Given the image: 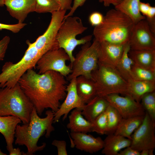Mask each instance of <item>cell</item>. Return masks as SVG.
<instances>
[{"label":"cell","instance_id":"cell-1","mask_svg":"<svg viewBox=\"0 0 155 155\" xmlns=\"http://www.w3.org/2000/svg\"><path fill=\"white\" fill-rule=\"evenodd\" d=\"M18 83L39 115L48 108L54 112L57 111L60 101L66 95L67 81L64 76L55 71L39 74L29 69Z\"/></svg>","mask_w":155,"mask_h":155},{"label":"cell","instance_id":"cell-2","mask_svg":"<svg viewBox=\"0 0 155 155\" xmlns=\"http://www.w3.org/2000/svg\"><path fill=\"white\" fill-rule=\"evenodd\" d=\"M55 112L51 110L46 111V116L40 118L34 107L29 122L22 125L18 124L15 129V144L25 146L27 149L26 155H32L36 152L42 150L46 144L43 143L40 146L37 145L40 138L45 133L46 138L49 137L54 130L52 125Z\"/></svg>","mask_w":155,"mask_h":155},{"label":"cell","instance_id":"cell-3","mask_svg":"<svg viewBox=\"0 0 155 155\" xmlns=\"http://www.w3.org/2000/svg\"><path fill=\"white\" fill-rule=\"evenodd\" d=\"M135 24L126 15L111 9L104 16L102 23L94 27L93 34L100 42L124 45L128 42Z\"/></svg>","mask_w":155,"mask_h":155},{"label":"cell","instance_id":"cell-4","mask_svg":"<svg viewBox=\"0 0 155 155\" xmlns=\"http://www.w3.org/2000/svg\"><path fill=\"white\" fill-rule=\"evenodd\" d=\"M33 108L18 83L12 87L0 88V116H16L26 124L30 121Z\"/></svg>","mask_w":155,"mask_h":155},{"label":"cell","instance_id":"cell-5","mask_svg":"<svg viewBox=\"0 0 155 155\" xmlns=\"http://www.w3.org/2000/svg\"><path fill=\"white\" fill-rule=\"evenodd\" d=\"M28 47L22 58L13 63L6 62L3 66L0 73V88L15 86L22 75L28 70L35 68L42 55L33 42L26 41Z\"/></svg>","mask_w":155,"mask_h":155},{"label":"cell","instance_id":"cell-6","mask_svg":"<svg viewBox=\"0 0 155 155\" xmlns=\"http://www.w3.org/2000/svg\"><path fill=\"white\" fill-rule=\"evenodd\" d=\"M96 95L104 97L113 94L129 95V83L115 68L98 63L92 73Z\"/></svg>","mask_w":155,"mask_h":155},{"label":"cell","instance_id":"cell-7","mask_svg":"<svg viewBox=\"0 0 155 155\" xmlns=\"http://www.w3.org/2000/svg\"><path fill=\"white\" fill-rule=\"evenodd\" d=\"M88 29L84 26L81 19L71 16L64 18L58 31L56 39L59 48L64 49L69 57L71 65L74 59L73 52L77 46L90 42L92 36L86 35L80 39L76 36Z\"/></svg>","mask_w":155,"mask_h":155},{"label":"cell","instance_id":"cell-8","mask_svg":"<svg viewBox=\"0 0 155 155\" xmlns=\"http://www.w3.org/2000/svg\"><path fill=\"white\" fill-rule=\"evenodd\" d=\"M100 44V42L94 38L92 43L89 42L82 45L70 65L72 71L67 76L68 80L81 75L91 79L92 73L98 65Z\"/></svg>","mask_w":155,"mask_h":155},{"label":"cell","instance_id":"cell-9","mask_svg":"<svg viewBox=\"0 0 155 155\" xmlns=\"http://www.w3.org/2000/svg\"><path fill=\"white\" fill-rule=\"evenodd\" d=\"M69 57L64 49L58 48L50 50L39 59L36 67L38 73H43L50 70L57 72L65 77L71 72L70 65L66 64Z\"/></svg>","mask_w":155,"mask_h":155},{"label":"cell","instance_id":"cell-10","mask_svg":"<svg viewBox=\"0 0 155 155\" xmlns=\"http://www.w3.org/2000/svg\"><path fill=\"white\" fill-rule=\"evenodd\" d=\"M130 146L139 152L155 148V121L146 112L143 121L131 135Z\"/></svg>","mask_w":155,"mask_h":155},{"label":"cell","instance_id":"cell-11","mask_svg":"<svg viewBox=\"0 0 155 155\" xmlns=\"http://www.w3.org/2000/svg\"><path fill=\"white\" fill-rule=\"evenodd\" d=\"M66 12L65 10H60L51 13V20L47 29L33 42L35 46L42 54L59 48L56 36Z\"/></svg>","mask_w":155,"mask_h":155},{"label":"cell","instance_id":"cell-12","mask_svg":"<svg viewBox=\"0 0 155 155\" xmlns=\"http://www.w3.org/2000/svg\"><path fill=\"white\" fill-rule=\"evenodd\" d=\"M111 106L115 108L123 118L144 116L146 112L140 103L129 95L125 96L113 94L104 97Z\"/></svg>","mask_w":155,"mask_h":155},{"label":"cell","instance_id":"cell-13","mask_svg":"<svg viewBox=\"0 0 155 155\" xmlns=\"http://www.w3.org/2000/svg\"><path fill=\"white\" fill-rule=\"evenodd\" d=\"M130 49L155 50V37L146 19L135 24L128 42Z\"/></svg>","mask_w":155,"mask_h":155},{"label":"cell","instance_id":"cell-14","mask_svg":"<svg viewBox=\"0 0 155 155\" xmlns=\"http://www.w3.org/2000/svg\"><path fill=\"white\" fill-rule=\"evenodd\" d=\"M76 78L71 79L67 85L66 97L58 110L55 112L53 123L58 122L61 116L63 120L67 118L69 112L74 108H77L82 111L85 105L78 94L76 86Z\"/></svg>","mask_w":155,"mask_h":155},{"label":"cell","instance_id":"cell-15","mask_svg":"<svg viewBox=\"0 0 155 155\" xmlns=\"http://www.w3.org/2000/svg\"><path fill=\"white\" fill-rule=\"evenodd\" d=\"M100 43L98 63L115 68L122 56L125 44Z\"/></svg>","mask_w":155,"mask_h":155},{"label":"cell","instance_id":"cell-16","mask_svg":"<svg viewBox=\"0 0 155 155\" xmlns=\"http://www.w3.org/2000/svg\"><path fill=\"white\" fill-rule=\"evenodd\" d=\"M70 136L75 147L81 151L92 154L103 148V140L100 137L81 132H71Z\"/></svg>","mask_w":155,"mask_h":155},{"label":"cell","instance_id":"cell-17","mask_svg":"<svg viewBox=\"0 0 155 155\" xmlns=\"http://www.w3.org/2000/svg\"><path fill=\"white\" fill-rule=\"evenodd\" d=\"M36 0H5L4 5L10 15L22 23L30 13L34 11Z\"/></svg>","mask_w":155,"mask_h":155},{"label":"cell","instance_id":"cell-18","mask_svg":"<svg viewBox=\"0 0 155 155\" xmlns=\"http://www.w3.org/2000/svg\"><path fill=\"white\" fill-rule=\"evenodd\" d=\"M21 122L19 118L14 116H0V133L5 139L7 149L9 153L13 148V144L16 126Z\"/></svg>","mask_w":155,"mask_h":155},{"label":"cell","instance_id":"cell-19","mask_svg":"<svg viewBox=\"0 0 155 155\" xmlns=\"http://www.w3.org/2000/svg\"><path fill=\"white\" fill-rule=\"evenodd\" d=\"M103 140L101 153L105 155H118L122 149L130 146L131 140L113 134L107 135Z\"/></svg>","mask_w":155,"mask_h":155},{"label":"cell","instance_id":"cell-20","mask_svg":"<svg viewBox=\"0 0 155 155\" xmlns=\"http://www.w3.org/2000/svg\"><path fill=\"white\" fill-rule=\"evenodd\" d=\"M109 105L104 97L96 96L85 105L82 113L86 120L92 123L106 110Z\"/></svg>","mask_w":155,"mask_h":155},{"label":"cell","instance_id":"cell-21","mask_svg":"<svg viewBox=\"0 0 155 155\" xmlns=\"http://www.w3.org/2000/svg\"><path fill=\"white\" fill-rule=\"evenodd\" d=\"M128 54L135 64L155 71V50H139L130 49Z\"/></svg>","mask_w":155,"mask_h":155},{"label":"cell","instance_id":"cell-22","mask_svg":"<svg viewBox=\"0 0 155 155\" xmlns=\"http://www.w3.org/2000/svg\"><path fill=\"white\" fill-rule=\"evenodd\" d=\"M76 86L78 95L85 104L97 96L94 83L91 79L78 76L76 78Z\"/></svg>","mask_w":155,"mask_h":155},{"label":"cell","instance_id":"cell-23","mask_svg":"<svg viewBox=\"0 0 155 155\" xmlns=\"http://www.w3.org/2000/svg\"><path fill=\"white\" fill-rule=\"evenodd\" d=\"M67 127L71 132L87 133L92 132V123L84 117L82 111L75 108L69 116Z\"/></svg>","mask_w":155,"mask_h":155},{"label":"cell","instance_id":"cell-24","mask_svg":"<svg viewBox=\"0 0 155 155\" xmlns=\"http://www.w3.org/2000/svg\"><path fill=\"white\" fill-rule=\"evenodd\" d=\"M128 83L129 95L140 102L144 94L155 91V82L133 80Z\"/></svg>","mask_w":155,"mask_h":155},{"label":"cell","instance_id":"cell-25","mask_svg":"<svg viewBox=\"0 0 155 155\" xmlns=\"http://www.w3.org/2000/svg\"><path fill=\"white\" fill-rule=\"evenodd\" d=\"M140 1V0H123L120 3L115 6V8L129 17L135 24L146 19L139 11Z\"/></svg>","mask_w":155,"mask_h":155},{"label":"cell","instance_id":"cell-26","mask_svg":"<svg viewBox=\"0 0 155 155\" xmlns=\"http://www.w3.org/2000/svg\"><path fill=\"white\" fill-rule=\"evenodd\" d=\"M144 116H139L123 118L114 134L131 140L132 134L141 124Z\"/></svg>","mask_w":155,"mask_h":155},{"label":"cell","instance_id":"cell-27","mask_svg":"<svg viewBox=\"0 0 155 155\" xmlns=\"http://www.w3.org/2000/svg\"><path fill=\"white\" fill-rule=\"evenodd\" d=\"M130 49L128 43L125 45L122 56L115 68L122 77L128 82L134 80L131 71L132 67L134 63L128 54Z\"/></svg>","mask_w":155,"mask_h":155},{"label":"cell","instance_id":"cell-28","mask_svg":"<svg viewBox=\"0 0 155 155\" xmlns=\"http://www.w3.org/2000/svg\"><path fill=\"white\" fill-rule=\"evenodd\" d=\"M106 111L107 126L105 134L108 135L114 133L123 118L117 110L110 105Z\"/></svg>","mask_w":155,"mask_h":155},{"label":"cell","instance_id":"cell-29","mask_svg":"<svg viewBox=\"0 0 155 155\" xmlns=\"http://www.w3.org/2000/svg\"><path fill=\"white\" fill-rule=\"evenodd\" d=\"M140 103L150 117L155 121V92L147 93L142 97Z\"/></svg>","mask_w":155,"mask_h":155},{"label":"cell","instance_id":"cell-30","mask_svg":"<svg viewBox=\"0 0 155 155\" xmlns=\"http://www.w3.org/2000/svg\"><path fill=\"white\" fill-rule=\"evenodd\" d=\"M60 10L59 4L55 0H36L34 11L39 13H51Z\"/></svg>","mask_w":155,"mask_h":155},{"label":"cell","instance_id":"cell-31","mask_svg":"<svg viewBox=\"0 0 155 155\" xmlns=\"http://www.w3.org/2000/svg\"><path fill=\"white\" fill-rule=\"evenodd\" d=\"M134 80L155 82V71L139 66L134 64L131 68Z\"/></svg>","mask_w":155,"mask_h":155},{"label":"cell","instance_id":"cell-32","mask_svg":"<svg viewBox=\"0 0 155 155\" xmlns=\"http://www.w3.org/2000/svg\"><path fill=\"white\" fill-rule=\"evenodd\" d=\"M107 126V116L106 110L92 122V132H96L101 135L104 134L106 131Z\"/></svg>","mask_w":155,"mask_h":155},{"label":"cell","instance_id":"cell-33","mask_svg":"<svg viewBox=\"0 0 155 155\" xmlns=\"http://www.w3.org/2000/svg\"><path fill=\"white\" fill-rule=\"evenodd\" d=\"M146 20L152 32L155 35V7L151 6L145 16Z\"/></svg>","mask_w":155,"mask_h":155},{"label":"cell","instance_id":"cell-34","mask_svg":"<svg viewBox=\"0 0 155 155\" xmlns=\"http://www.w3.org/2000/svg\"><path fill=\"white\" fill-rule=\"evenodd\" d=\"M26 24L24 23H18L14 24H5L0 23V30L5 29L16 33L19 32Z\"/></svg>","mask_w":155,"mask_h":155},{"label":"cell","instance_id":"cell-35","mask_svg":"<svg viewBox=\"0 0 155 155\" xmlns=\"http://www.w3.org/2000/svg\"><path fill=\"white\" fill-rule=\"evenodd\" d=\"M104 16L101 13L99 12H94L89 17V22L91 25L94 27L98 26L102 22Z\"/></svg>","mask_w":155,"mask_h":155},{"label":"cell","instance_id":"cell-36","mask_svg":"<svg viewBox=\"0 0 155 155\" xmlns=\"http://www.w3.org/2000/svg\"><path fill=\"white\" fill-rule=\"evenodd\" d=\"M10 41V38L8 36L0 40V61L4 60Z\"/></svg>","mask_w":155,"mask_h":155},{"label":"cell","instance_id":"cell-37","mask_svg":"<svg viewBox=\"0 0 155 155\" xmlns=\"http://www.w3.org/2000/svg\"><path fill=\"white\" fill-rule=\"evenodd\" d=\"M52 144L57 148L58 155H67L66 143L65 141L55 140L52 142Z\"/></svg>","mask_w":155,"mask_h":155},{"label":"cell","instance_id":"cell-38","mask_svg":"<svg viewBox=\"0 0 155 155\" xmlns=\"http://www.w3.org/2000/svg\"><path fill=\"white\" fill-rule=\"evenodd\" d=\"M86 0H74L73 4L71 9L67 14L65 15L64 18L72 16L75 12L79 7L82 6Z\"/></svg>","mask_w":155,"mask_h":155},{"label":"cell","instance_id":"cell-39","mask_svg":"<svg viewBox=\"0 0 155 155\" xmlns=\"http://www.w3.org/2000/svg\"><path fill=\"white\" fill-rule=\"evenodd\" d=\"M59 5L60 10H70L71 8L72 0H55Z\"/></svg>","mask_w":155,"mask_h":155},{"label":"cell","instance_id":"cell-40","mask_svg":"<svg viewBox=\"0 0 155 155\" xmlns=\"http://www.w3.org/2000/svg\"><path fill=\"white\" fill-rule=\"evenodd\" d=\"M118 155H140V152L130 146L120 151Z\"/></svg>","mask_w":155,"mask_h":155},{"label":"cell","instance_id":"cell-41","mask_svg":"<svg viewBox=\"0 0 155 155\" xmlns=\"http://www.w3.org/2000/svg\"><path fill=\"white\" fill-rule=\"evenodd\" d=\"M151 6L149 3L140 1L139 4V11L142 15L145 17Z\"/></svg>","mask_w":155,"mask_h":155},{"label":"cell","instance_id":"cell-42","mask_svg":"<svg viewBox=\"0 0 155 155\" xmlns=\"http://www.w3.org/2000/svg\"><path fill=\"white\" fill-rule=\"evenodd\" d=\"M123 0H99V2L103 3L105 7H108L111 5L115 6L120 3Z\"/></svg>","mask_w":155,"mask_h":155},{"label":"cell","instance_id":"cell-43","mask_svg":"<svg viewBox=\"0 0 155 155\" xmlns=\"http://www.w3.org/2000/svg\"><path fill=\"white\" fill-rule=\"evenodd\" d=\"M10 155H26V153H24L23 152L21 151L20 149L19 148H13L12 150L9 152Z\"/></svg>","mask_w":155,"mask_h":155},{"label":"cell","instance_id":"cell-44","mask_svg":"<svg viewBox=\"0 0 155 155\" xmlns=\"http://www.w3.org/2000/svg\"><path fill=\"white\" fill-rule=\"evenodd\" d=\"M154 149H145L140 152V155H153Z\"/></svg>","mask_w":155,"mask_h":155},{"label":"cell","instance_id":"cell-45","mask_svg":"<svg viewBox=\"0 0 155 155\" xmlns=\"http://www.w3.org/2000/svg\"><path fill=\"white\" fill-rule=\"evenodd\" d=\"M4 0H0V6L3 7L4 5Z\"/></svg>","mask_w":155,"mask_h":155},{"label":"cell","instance_id":"cell-46","mask_svg":"<svg viewBox=\"0 0 155 155\" xmlns=\"http://www.w3.org/2000/svg\"><path fill=\"white\" fill-rule=\"evenodd\" d=\"M7 154L5 153H3L0 149V155H6Z\"/></svg>","mask_w":155,"mask_h":155}]
</instances>
